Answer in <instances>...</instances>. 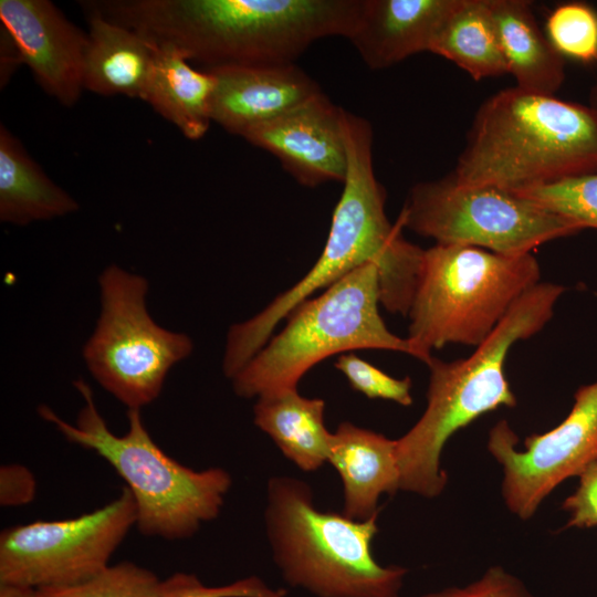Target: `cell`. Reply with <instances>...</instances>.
<instances>
[{
	"label": "cell",
	"mask_w": 597,
	"mask_h": 597,
	"mask_svg": "<svg viewBox=\"0 0 597 597\" xmlns=\"http://www.w3.org/2000/svg\"><path fill=\"white\" fill-rule=\"evenodd\" d=\"M344 134L347 170L324 249L298 282L261 312L229 328L222 360V370L229 379L300 303L365 263L378 265L381 305L392 314H408L425 250L404 238L398 219L392 224L386 216V190L373 167L370 123L348 113L344 117Z\"/></svg>",
	"instance_id": "1"
},
{
	"label": "cell",
	"mask_w": 597,
	"mask_h": 597,
	"mask_svg": "<svg viewBox=\"0 0 597 597\" xmlns=\"http://www.w3.org/2000/svg\"><path fill=\"white\" fill-rule=\"evenodd\" d=\"M83 6L208 70L294 63L320 39H348L363 0H102Z\"/></svg>",
	"instance_id": "2"
},
{
	"label": "cell",
	"mask_w": 597,
	"mask_h": 597,
	"mask_svg": "<svg viewBox=\"0 0 597 597\" xmlns=\"http://www.w3.org/2000/svg\"><path fill=\"white\" fill-rule=\"evenodd\" d=\"M597 172V109L517 86L475 112L452 177L521 192Z\"/></svg>",
	"instance_id": "3"
},
{
	"label": "cell",
	"mask_w": 597,
	"mask_h": 597,
	"mask_svg": "<svg viewBox=\"0 0 597 597\" xmlns=\"http://www.w3.org/2000/svg\"><path fill=\"white\" fill-rule=\"evenodd\" d=\"M566 287L540 282L512 305L494 331L465 358L429 368L427 407L419 420L396 439L400 490L433 499L442 494L448 474L441 454L448 440L481 416L516 406L505 375L510 349L543 329Z\"/></svg>",
	"instance_id": "4"
},
{
	"label": "cell",
	"mask_w": 597,
	"mask_h": 597,
	"mask_svg": "<svg viewBox=\"0 0 597 597\" xmlns=\"http://www.w3.org/2000/svg\"><path fill=\"white\" fill-rule=\"evenodd\" d=\"M74 385L84 399L75 425L44 405L39 415L69 442L107 461L126 482L140 533L184 540L218 517L232 483L228 471L219 467L193 470L166 454L144 426L140 409H128V429L116 436L100 413L88 384L78 379Z\"/></svg>",
	"instance_id": "5"
},
{
	"label": "cell",
	"mask_w": 597,
	"mask_h": 597,
	"mask_svg": "<svg viewBox=\"0 0 597 597\" xmlns=\"http://www.w3.org/2000/svg\"><path fill=\"white\" fill-rule=\"evenodd\" d=\"M378 514L357 521L320 510L307 483L272 476L266 488L265 530L283 578L317 597H399L408 573L383 566L371 543Z\"/></svg>",
	"instance_id": "6"
},
{
	"label": "cell",
	"mask_w": 597,
	"mask_h": 597,
	"mask_svg": "<svg viewBox=\"0 0 597 597\" xmlns=\"http://www.w3.org/2000/svg\"><path fill=\"white\" fill-rule=\"evenodd\" d=\"M380 305L379 269L368 262L300 303L284 327L231 378L235 395L249 399L297 388L312 367L346 352L381 349L417 358L409 339L388 329Z\"/></svg>",
	"instance_id": "7"
},
{
	"label": "cell",
	"mask_w": 597,
	"mask_h": 597,
	"mask_svg": "<svg viewBox=\"0 0 597 597\" xmlns=\"http://www.w3.org/2000/svg\"><path fill=\"white\" fill-rule=\"evenodd\" d=\"M541 282L532 254L436 244L423 251L407 338L425 364L450 344L476 347L527 290Z\"/></svg>",
	"instance_id": "8"
},
{
	"label": "cell",
	"mask_w": 597,
	"mask_h": 597,
	"mask_svg": "<svg viewBox=\"0 0 597 597\" xmlns=\"http://www.w3.org/2000/svg\"><path fill=\"white\" fill-rule=\"evenodd\" d=\"M398 220L436 244L476 247L505 255L532 253L583 230L525 197L493 186L459 185L451 174L416 184Z\"/></svg>",
	"instance_id": "9"
},
{
	"label": "cell",
	"mask_w": 597,
	"mask_h": 597,
	"mask_svg": "<svg viewBox=\"0 0 597 597\" xmlns=\"http://www.w3.org/2000/svg\"><path fill=\"white\" fill-rule=\"evenodd\" d=\"M101 314L83 356L97 383L140 409L160 394L170 368L193 348L189 336L159 326L146 307L148 282L113 264L100 276Z\"/></svg>",
	"instance_id": "10"
},
{
	"label": "cell",
	"mask_w": 597,
	"mask_h": 597,
	"mask_svg": "<svg viewBox=\"0 0 597 597\" xmlns=\"http://www.w3.org/2000/svg\"><path fill=\"white\" fill-rule=\"evenodd\" d=\"M136 523L127 486L112 502L66 520L15 525L0 534V584L34 589L85 582L109 559Z\"/></svg>",
	"instance_id": "11"
},
{
	"label": "cell",
	"mask_w": 597,
	"mask_h": 597,
	"mask_svg": "<svg viewBox=\"0 0 597 597\" xmlns=\"http://www.w3.org/2000/svg\"><path fill=\"white\" fill-rule=\"evenodd\" d=\"M517 443L504 419L489 432L488 450L503 471L504 503L527 521L562 482L597 460V381L575 391L570 411L555 428L525 438L522 450Z\"/></svg>",
	"instance_id": "12"
},
{
	"label": "cell",
	"mask_w": 597,
	"mask_h": 597,
	"mask_svg": "<svg viewBox=\"0 0 597 597\" xmlns=\"http://www.w3.org/2000/svg\"><path fill=\"white\" fill-rule=\"evenodd\" d=\"M344 109L322 91L241 137L275 156L301 185L343 182L347 170Z\"/></svg>",
	"instance_id": "13"
},
{
	"label": "cell",
	"mask_w": 597,
	"mask_h": 597,
	"mask_svg": "<svg viewBox=\"0 0 597 597\" xmlns=\"http://www.w3.org/2000/svg\"><path fill=\"white\" fill-rule=\"evenodd\" d=\"M0 20L39 85L61 104H75L87 33L48 0H0Z\"/></svg>",
	"instance_id": "14"
},
{
	"label": "cell",
	"mask_w": 597,
	"mask_h": 597,
	"mask_svg": "<svg viewBox=\"0 0 597 597\" xmlns=\"http://www.w3.org/2000/svg\"><path fill=\"white\" fill-rule=\"evenodd\" d=\"M207 71L214 77L211 121L238 136L321 92L317 83L294 63L229 65Z\"/></svg>",
	"instance_id": "15"
},
{
	"label": "cell",
	"mask_w": 597,
	"mask_h": 597,
	"mask_svg": "<svg viewBox=\"0 0 597 597\" xmlns=\"http://www.w3.org/2000/svg\"><path fill=\"white\" fill-rule=\"evenodd\" d=\"M459 0H363L348 40L371 70L387 69L430 50Z\"/></svg>",
	"instance_id": "16"
},
{
	"label": "cell",
	"mask_w": 597,
	"mask_h": 597,
	"mask_svg": "<svg viewBox=\"0 0 597 597\" xmlns=\"http://www.w3.org/2000/svg\"><path fill=\"white\" fill-rule=\"evenodd\" d=\"M331 463L343 483V514L364 521L379 513L383 494L400 490L396 440L343 421L333 432Z\"/></svg>",
	"instance_id": "17"
},
{
	"label": "cell",
	"mask_w": 597,
	"mask_h": 597,
	"mask_svg": "<svg viewBox=\"0 0 597 597\" xmlns=\"http://www.w3.org/2000/svg\"><path fill=\"white\" fill-rule=\"evenodd\" d=\"M83 88L142 100L157 48L135 31L87 11Z\"/></svg>",
	"instance_id": "18"
},
{
	"label": "cell",
	"mask_w": 597,
	"mask_h": 597,
	"mask_svg": "<svg viewBox=\"0 0 597 597\" xmlns=\"http://www.w3.org/2000/svg\"><path fill=\"white\" fill-rule=\"evenodd\" d=\"M507 74L517 87L555 95L565 80V59L543 33L527 0H489Z\"/></svg>",
	"instance_id": "19"
},
{
	"label": "cell",
	"mask_w": 597,
	"mask_h": 597,
	"mask_svg": "<svg viewBox=\"0 0 597 597\" xmlns=\"http://www.w3.org/2000/svg\"><path fill=\"white\" fill-rule=\"evenodd\" d=\"M325 401L302 396L297 388L280 389L256 398L254 425L283 455L305 472L328 462L333 432L325 426Z\"/></svg>",
	"instance_id": "20"
},
{
	"label": "cell",
	"mask_w": 597,
	"mask_h": 597,
	"mask_svg": "<svg viewBox=\"0 0 597 597\" xmlns=\"http://www.w3.org/2000/svg\"><path fill=\"white\" fill-rule=\"evenodd\" d=\"M156 55L142 100L191 140L203 137L211 124L214 77L191 66L178 51L156 46Z\"/></svg>",
	"instance_id": "21"
},
{
	"label": "cell",
	"mask_w": 597,
	"mask_h": 597,
	"mask_svg": "<svg viewBox=\"0 0 597 597\" xmlns=\"http://www.w3.org/2000/svg\"><path fill=\"white\" fill-rule=\"evenodd\" d=\"M78 205L29 156L20 140L0 128V219L28 224L74 212Z\"/></svg>",
	"instance_id": "22"
},
{
	"label": "cell",
	"mask_w": 597,
	"mask_h": 597,
	"mask_svg": "<svg viewBox=\"0 0 597 597\" xmlns=\"http://www.w3.org/2000/svg\"><path fill=\"white\" fill-rule=\"evenodd\" d=\"M429 52L453 62L475 81L507 74L489 0H459Z\"/></svg>",
	"instance_id": "23"
},
{
	"label": "cell",
	"mask_w": 597,
	"mask_h": 597,
	"mask_svg": "<svg viewBox=\"0 0 597 597\" xmlns=\"http://www.w3.org/2000/svg\"><path fill=\"white\" fill-rule=\"evenodd\" d=\"M38 597H164L163 580L132 562L108 565L92 578L64 587L36 589Z\"/></svg>",
	"instance_id": "24"
},
{
	"label": "cell",
	"mask_w": 597,
	"mask_h": 597,
	"mask_svg": "<svg viewBox=\"0 0 597 597\" xmlns=\"http://www.w3.org/2000/svg\"><path fill=\"white\" fill-rule=\"evenodd\" d=\"M514 193L577 223L583 230L597 229V172Z\"/></svg>",
	"instance_id": "25"
},
{
	"label": "cell",
	"mask_w": 597,
	"mask_h": 597,
	"mask_svg": "<svg viewBox=\"0 0 597 597\" xmlns=\"http://www.w3.org/2000/svg\"><path fill=\"white\" fill-rule=\"evenodd\" d=\"M547 38L565 57L597 62V12L583 2L557 6L546 20Z\"/></svg>",
	"instance_id": "26"
},
{
	"label": "cell",
	"mask_w": 597,
	"mask_h": 597,
	"mask_svg": "<svg viewBox=\"0 0 597 597\" xmlns=\"http://www.w3.org/2000/svg\"><path fill=\"white\" fill-rule=\"evenodd\" d=\"M335 367L346 377L352 389L367 398L390 400L404 407L412 404L409 377L395 378L353 353L339 356Z\"/></svg>",
	"instance_id": "27"
},
{
	"label": "cell",
	"mask_w": 597,
	"mask_h": 597,
	"mask_svg": "<svg viewBox=\"0 0 597 597\" xmlns=\"http://www.w3.org/2000/svg\"><path fill=\"white\" fill-rule=\"evenodd\" d=\"M164 597H285L283 588H270L258 576L223 586H206L196 575L176 573L163 580Z\"/></svg>",
	"instance_id": "28"
},
{
	"label": "cell",
	"mask_w": 597,
	"mask_h": 597,
	"mask_svg": "<svg viewBox=\"0 0 597 597\" xmlns=\"http://www.w3.org/2000/svg\"><path fill=\"white\" fill-rule=\"evenodd\" d=\"M400 597V596H399ZM419 597H535L523 582L502 566H491L475 582Z\"/></svg>",
	"instance_id": "29"
},
{
	"label": "cell",
	"mask_w": 597,
	"mask_h": 597,
	"mask_svg": "<svg viewBox=\"0 0 597 597\" xmlns=\"http://www.w3.org/2000/svg\"><path fill=\"white\" fill-rule=\"evenodd\" d=\"M562 507L569 514L565 528L597 526V460L579 474L578 488L564 500Z\"/></svg>",
	"instance_id": "30"
},
{
	"label": "cell",
	"mask_w": 597,
	"mask_h": 597,
	"mask_svg": "<svg viewBox=\"0 0 597 597\" xmlns=\"http://www.w3.org/2000/svg\"><path fill=\"white\" fill-rule=\"evenodd\" d=\"M36 483L32 472L20 464H7L0 469V503L18 506L30 503L35 496Z\"/></svg>",
	"instance_id": "31"
},
{
	"label": "cell",
	"mask_w": 597,
	"mask_h": 597,
	"mask_svg": "<svg viewBox=\"0 0 597 597\" xmlns=\"http://www.w3.org/2000/svg\"><path fill=\"white\" fill-rule=\"evenodd\" d=\"M0 597H38V591L27 586L0 584Z\"/></svg>",
	"instance_id": "32"
},
{
	"label": "cell",
	"mask_w": 597,
	"mask_h": 597,
	"mask_svg": "<svg viewBox=\"0 0 597 597\" xmlns=\"http://www.w3.org/2000/svg\"><path fill=\"white\" fill-rule=\"evenodd\" d=\"M589 105L597 109V84L591 88L589 93Z\"/></svg>",
	"instance_id": "33"
}]
</instances>
